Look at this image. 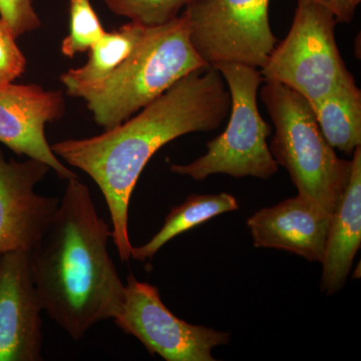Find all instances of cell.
<instances>
[{
    "mask_svg": "<svg viewBox=\"0 0 361 361\" xmlns=\"http://www.w3.org/2000/svg\"><path fill=\"white\" fill-rule=\"evenodd\" d=\"M231 97L220 71L205 66L173 87L125 122L87 139H68L51 149L89 175L101 190L111 224V240L123 262L130 259L129 206L142 170L161 147L191 133L211 132L229 115Z\"/></svg>",
    "mask_w": 361,
    "mask_h": 361,
    "instance_id": "obj_1",
    "label": "cell"
},
{
    "mask_svg": "<svg viewBox=\"0 0 361 361\" xmlns=\"http://www.w3.org/2000/svg\"><path fill=\"white\" fill-rule=\"evenodd\" d=\"M66 182L28 260L42 310L78 341L118 314L125 284L109 251L111 229L97 214L89 188L78 178Z\"/></svg>",
    "mask_w": 361,
    "mask_h": 361,
    "instance_id": "obj_2",
    "label": "cell"
},
{
    "mask_svg": "<svg viewBox=\"0 0 361 361\" xmlns=\"http://www.w3.org/2000/svg\"><path fill=\"white\" fill-rule=\"evenodd\" d=\"M209 66L191 44L184 16L167 25L146 27L132 54L97 84L78 85L66 94L84 99L94 122L111 129L135 115L192 71Z\"/></svg>",
    "mask_w": 361,
    "mask_h": 361,
    "instance_id": "obj_3",
    "label": "cell"
},
{
    "mask_svg": "<svg viewBox=\"0 0 361 361\" xmlns=\"http://www.w3.org/2000/svg\"><path fill=\"white\" fill-rule=\"evenodd\" d=\"M264 82L260 96L275 128L273 158L288 171L299 196L332 214L348 185L351 161L336 155L307 99L281 82Z\"/></svg>",
    "mask_w": 361,
    "mask_h": 361,
    "instance_id": "obj_4",
    "label": "cell"
},
{
    "mask_svg": "<svg viewBox=\"0 0 361 361\" xmlns=\"http://www.w3.org/2000/svg\"><path fill=\"white\" fill-rule=\"evenodd\" d=\"M214 68L224 78L231 97L229 123L222 134L207 144L205 155L186 165L175 164L171 171L195 180L216 174L270 179L279 166L267 142L272 129L259 113L257 94L264 82L261 71L239 63Z\"/></svg>",
    "mask_w": 361,
    "mask_h": 361,
    "instance_id": "obj_5",
    "label": "cell"
},
{
    "mask_svg": "<svg viewBox=\"0 0 361 361\" xmlns=\"http://www.w3.org/2000/svg\"><path fill=\"white\" fill-rule=\"evenodd\" d=\"M336 16L312 0H298L288 35L275 45L261 75L314 104L353 73L336 39Z\"/></svg>",
    "mask_w": 361,
    "mask_h": 361,
    "instance_id": "obj_6",
    "label": "cell"
},
{
    "mask_svg": "<svg viewBox=\"0 0 361 361\" xmlns=\"http://www.w3.org/2000/svg\"><path fill=\"white\" fill-rule=\"evenodd\" d=\"M269 4L270 0H194L182 16L195 51L207 65L261 68L277 44Z\"/></svg>",
    "mask_w": 361,
    "mask_h": 361,
    "instance_id": "obj_7",
    "label": "cell"
},
{
    "mask_svg": "<svg viewBox=\"0 0 361 361\" xmlns=\"http://www.w3.org/2000/svg\"><path fill=\"white\" fill-rule=\"evenodd\" d=\"M114 322L152 355L167 361H214L213 348L230 342L229 332L190 324L171 312L156 286L127 277L122 305Z\"/></svg>",
    "mask_w": 361,
    "mask_h": 361,
    "instance_id": "obj_8",
    "label": "cell"
},
{
    "mask_svg": "<svg viewBox=\"0 0 361 361\" xmlns=\"http://www.w3.org/2000/svg\"><path fill=\"white\" fill-rule=\"evenodd\" d=\"M66 106L61 90L33 84L0 85V142L18 156L42 161L59 179L78 178L59 160L45 135L47 123L61 120Z\"/></svg>",
    "mask_w": 361,
    "mask_h": 361,
    "instance_id": "obj_9",
    "label": "cell"
},
{
    "mask_svg": "<svg viewBox=\"0 0 361 361\" xmlns=\"http://www.w3.org/2000/svg\"><path fill=\"white\" fill-rule=\"evenodd\" d=\"M49 171L33 159L6 160L0 151V254L30 251L51 223L61 199L35 192Z\"/></svg>",
    "mask_w": 361,
    "mask_h": 361,
    "instance_id": "obj_10",
    "label": "cell"
},
{
    "mask_svg": "<svg viewBox=\"0 0 361 361\" xmlns=\"http://www.w3.org/2000/svg\"><path fill=\"white\" fill-rule=\"evenodd\" d=\"M42 307L28 251L0 254V361H42Z\"/></svg>",
    "mask_w": 361,
    "mask_h": 361,
    "instance_id": "obj_11",
    "label": "cell"
},
{
    "mask_svg": "<svg viewBox=\"0 0 361 361\" xmlns=\"http://www.w3.org/2000/svg\"><path fill=\"white\" fill-rule=\"evenodd\" d=\"M330 216L322 206L301 196L253 214L247 222L256 248L279 249L322 263Z\"/></svg>",
    "mask_w": 361,
    "mask_h": 361,
    "instance_id": "obj_12",
    "label": "cell"
},
{
    "mask_svg": "<svg viewBox=\"0 0 361 361\" xmlns=\"http://www.w3.org/2000/svg\"><path fill=\"white\" fill-rule=\"evenodd\" d=\"M350 175L331 216L322 259V289L327 295L341 290L361 244V148L351 159Z\"/></svg>",
    "mask_w": 361,
    "mask_h": 361,
    "instance_id": "obj_13",
    "label": "cell"
},
{
    "mask_svg": "<svg viewBox=\"0 0 361 361\" xmlns=\"http://www.w3.org/2000/svg\"><path fill=\"white\" fill-rule=\"evenodd\" d=\"M310 106L330 146L353 156L361 145V90L353 75Z\"/></svg>",
    "mask_w": 361,
    "mask_h": 361,
    "instance_id": "obj_14",
    "label": "cell"
},
{
    "mask_svg": "<svg viewBox=\"0 0 361 361\" xmlns=\"http://www.w3.org/2000/svg\"><path fill=\"white\" fill-rule=\"evenodd\" d=\"M238 209V201L231 194L191 195L184 203L172 208L163 227L153 238L144 245L132 247L130 258L137 262L152 260L161 247L175 237L213 219L216 216Z\"/></svg>",
    "mask_w": 361,
    "mask_h": 361,
    "instance_id": "obj_15",
    "label": "cell"
},
{
    "mask_svg": "<svg viewBox=\"0 0 361 361\" xmlns=\"http://www.w3.org/2000/svg\"><path fill=\"white\" fill-rule=\"evenodd\" d=\"M146 27L130 21L118 30L106 32L90 49L84 66L71 68L59 77L66 90L78 85L97 84L110 77L126 61L144 37Z\"/></svg>",
    "mask_w": 361,
    "mask_h": 361,
    "instance_id": "obj_16",
    "label": "cell"
},
{
    "mask_svg": "<svg viewBox=\"0 0 361 361\" xmlns=\"http://www.w3.org/2000/svg\"><path fill=\"white\" fill-rule=\"evenodd\" d=\"M106 32L90 0H70V30L61 42V54L73 59L89 51Z\"/></svg>",
    "mask_w": 361,
    "mask_h": 361,
    "instance_id": "obj_17",
    "label": "cell"
},
{
    "mask_svg": "<svg viewBox=\"0 0 361 361\" xmlns=\"http://www.w3.org/2000/svg\"><path fill=\"white\" fill-rule=\"evenodd\" d=\"M194 0H104V4L116 16L130 18L133 23L156 27L167 25L179 18L180 9Z\"/></svg>",
    "mask_w": 361,
    "mask_h": 361,
    "instance_id": "obj_18",
    "label": "cell"
},
{
    "mask_svg": "<svg viewBox=\"0 0 361 361\" xmlns=\"http://www.w3.org/2000/svg\"><path fill=\"white\" fill-rule=\"evenodd\" d=\"M0 20L16 39L42 27L33 0H0Z\"/></svg>",
    "mask_w": 361,
    "mask_h": 361,
    "instance_id": "obj_19",
    "label": "cell"
},
{
    "mask_svg": "<svg viewBox=\"0 0 361 361\" xmlns=\"http://www.w3.org/2000/svg\"><path fill=\"white\" fill-rule=\"evenodd\" d=\"M27 61L16 37L6 23L0 20V85L11 84L26 70Z\"/></svg>",
    "mask_w": 361,
    "mask_h": 361,
    "instance_id": "obj_20",
    "label": "cell"
},
{
    "mask_svg": "<svg viewBox=\"0 0 361 361\" xmlns=\"http://www.w3.org/2000/svg\"><path fill=\"white\" fill-rule=\"evenodd\" d=\"M329 9L336 16L337 23H350L355 18L361 0H312Z\"/></svg>",
    "mask_w": 361,
    "mask_h": 361,
    "instance_id": "obj_21",
    "label": "cell"
}]
</instances>
